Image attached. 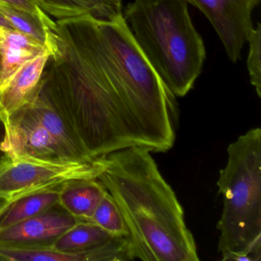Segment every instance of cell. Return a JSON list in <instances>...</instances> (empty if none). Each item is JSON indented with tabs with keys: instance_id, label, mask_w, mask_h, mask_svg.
I'll return each instance as SVG.
<instances>
[{
	"instance_id": "cell-1",
	"label": "cell",
	"mask_w": 261,
	"mask_h": 261,
	"mask_svg": "<svg viewBox=\"0 0 261 261\" xmlns=\"http://www.w3.org/2000/svg\"><path fill=\"white\" fill-rule=\"evenodd\" d=\"M56 22L41 82L82 149L93 161L132 146L152 152L176 100L123 15Z\"/></svg>"
},
{
	"instance_id": "cell-2",
	"label": "cell",
	"mask_w": 261,
	"mask_h": 261,
	"mask_svg": "<svg viewBox=\"0 0 261 261\" xmlns=\"http://www.w3.org/2000/svg\"><path fill=\"white\" fill-rule=\"evenodd\" d=\"M147 148L132 146L95 159L101 181L118 205L133 259L199 260L175 192Z\"/></svg>"
},
{
	"instance_id": "cell-3",
	"label": "cell",
	"mask_w": 261,
	"mask_h": 261,
	"mask_svg": "<svg viewBox=\"0 0 261 261\" xmlns=\"http://www.w3.org/2000/svg\"><path fill=\"white\" fill-rule=\"evenodd\" d=\"M136 42L176 97L194 88L206 59L186 0H134L123 13Z\"/></svg>"
},
{
	"instance_id": "cell-4",
	"label": "cell",
	"mask_w": 261,
	"mask_h": 261,
	"mask_svg": "<svg viewBox=\"0 0 261 261\" xmlns=\"http://www.w3.org/2000/svg\"><path fill=\"white\" fill-rule=\"evenodd\" d=\"M227 151L217 181L223 201L218 251L224 261H260V128L240 136Z\"/></svg>"
},
{
	"instance_id": "cell-5",
	"label": "cell",
	"mask_w": 261,
	"mask_h": 261,
	"mask_svg": "<svg viewBox=\"0 0 261 261\" xmlns=\"http://www.w3.org/2000/svg\"><path fill=\"white\" fill-rule=\"evenodd\" d=\"M92 163L7 158L0 163V198L7 202L25 194L59 187L68 181L97 178Z\"/></svg>"
},
{
	"instance_id": "cell-6",
	"label": "cell",
	"mask_w": 261,
	"mask_h": 261,
	"mask_svg": "<svg viewBox=\"0 0 261 261\" xmlns=\"http://www.w3.org/2000/svg\"><path fill=\"white\" fill-rule=\"evenodd\" d=\"M3 120L6 134L2 149L9 157L73 161L27 105Z\"/></svg>"
},
{
	"instance_id": "cell-7",
	"label": "cell",
	"mask_w": 261,
	"mask_h": 261,
	"mask_svg": "<svg viewBox=\"0 0 261 261\" xmlns=\"http://www.w3.org/2000/svg\"><path fill=\"white\" fill-rule=\"evenodd\" d=\"M206 16L227 57L236 63L253 29L252 13L259 0H186Z\"/></svg>"
},
{
	"instance_id": "cell-8",
	"label": "cell",
	"mask_w": 261,
	"mask_h": 261,
	"mask_svg": "<svg viewBox=\"0 0 261 261\" xmlns=\"http://www.w3.org/2000/svg\"><path fill=\"white\" fill-rule=\"evenodd\" d=\"M79 220L59 204L0 230V245L16 248L51 247Z\"/></svg>"
},
{
	"instance_id": "cell-9",
	"label": "cell",
	"mask_w": 261,
	"mask_h": 261,
	"mask_svg": "<svg viewBox=\"0 0 261 261\" xmlns=\"http://www.w3.org/2000/svg\"><path fill=\"white\" fill-rule=\"evenodd\" d=\"M50 53L45 50L37 57L23 65L10 82L0 89V117H10L27 103L39 86Z\"/></svg>"
},
{
	"instance_id": "cell-10",
	"label": "cell",
	"mask_w": 261,
	"mask_h": 261,
	"mask_svg": "<svg viewBox=\"0 0 261 261\" xmlns=\"http://www.w3.org/2000/svg\"><path fill=\"white\" fill-rule=\"evenodd\" d=\"M45 49V45L28 35L0 25V89L25 64Z\"/></svg>"
},
{
	"instance_id": "cell-11",
	"label": "cell",
	"mask_w": 261,
	"mask_h": 261,
	"mask_svg": "<svg viewBox=\"0 0 261 261\" xmlns=\"http://www.w3.org/2000/svg\"><path fill=\"white\" fill-rule=\"evenodd\" d=\"M56 21L90 16L112 20L123 15L122 0H32Z\"/></svg>"
},
{
	"instance_id": "cell-12",
	"label": "cell",
	"mask_w": 261,
	"mask_h": 261,
	"mask_svg": "<svg viewBox=\"0 0 261 261\" xmlns=\"http://www.w3.org/2000/svg\"><path fill=\"white\" fill-rule=\"evenodd\" d=\"M106 192L97 178L72 180L61 186L59 204L79 221H91Z\"/></svg>"
},
{
	"instance_id": "cell-13",
	"label": "cell",
	"mask_w": 261,
	"mask_h": 261,
	"mask_svg": "<svg viewBox=\"0 0 261 261\" xmlns=\"http://www.w3.org/2000/svg\"><path fill=\"white\" fill-rule=\"evenodd\" d=\"M61 186L25 194L6 203L0 209V230L39 215L59 204Z\"/></svg>"
},
{
	"instance_id": "cell-14",
	"label": "cell",
	"mask_w": 261,
	"mask_h": 261,
	"mask_svg": "<svg viewBox=\"0 0 261 261\" xmlns=\"http://www.w3.org/2000/svg\"><path fill=\"white\" fill-rule=\"evenodd\" d=\"M114 237L91 221H79L67 230L51 247L65 253H88Z\"/></svg>"
},
{
	"instance_id": "cell-15",
	"label": "cell",
	"mask_w": 261,
	"mask_h": 261,
	"mask_svg": "<svg viewBox=\"0 0 261 261\" xmlns=\"http://www.w3.org/2000/svg\"><path fill=\"white\" fill-rule=\"evenodd\" d=\"M0 16L12 28L36 39L45 45L46 30L43 24L28 12L0 0Z\"/></svg>"
},
{
	"instance_id": "cell-16",
	"label": "cell",
	"mask_w": 261,
	"mask_h": 261,
	"mask_svg": "<svg viewBox=\"0 0 261 261\" xmlns=\"http://www.w3.org/2000/svg\"><path fill=\"white\" fill-rule=\"evenodd\" d=\"M91 221L105 229L112 236L126 238L129 236L123 215L108 190L94 211Z\"/></svg>"
},
{
	"instance_id": "cell-17",
	"label": "cell",
	"mask_w": 261,
	"mask_h": 261,
	"mask_svg": "<svg viewBox=\"0 0 261 261\" xmlns=\"http://www.w3.org/2000/svg\"><path fill=\"white\" fill-rule=\"evenodd\" d=\"M247 43L249 45L247 68L250 85L257 97H261V25L259 22L253 27Z\"/></svg>"
},
{
	"instance_id": "cell-18",
	"label": "cell",
	"mask_w": 261,
	"mask_h": 261,
	"mask_svg": "<svg viewBox=\"0 0 261 261\" xmlns=\"http://www.w3.org/2000/svg\"><path fill=\"white\" fill-rule=\"evenodd\" d=\"M2 1L9 3L18 8L22 9L37 18L43 24L46 30V33L56 29V21L53 20V19H51L43 10H41L32 0H2Z\"/></svg>"
},
{
	"instance_id": "cell-19",
	"label": "cell",
	"mask_w": 261,
	"mask_h": 261,
	"mask_svg": "<svg viewBox=\"0 0 261 261\" xmlns=\"http://www.w3.org/2000/svg\"><path fill=\"white\" fill-rule=\"evenodd\" d=\"M5 124H4V120L0 117V163H2L7 156L6 152L2 149V143L5 138Z\"/></svg>"
},
{
	"instance_id": "cell-20",
	"label": "cell",
	"mask_w": 261,
	"mask_h": 261,
	"mask_svg": "<svg viewBox=\"0 0 261 261\" xmlns=\"http://www.w3.org/2000/svg\"><path fill=\"white\" fill-rule=\"evenodd\" d=\"M0 25L2 27H9V28H12L11 25L9 24V22L3 17L2 16H0Z\"/></svg>"
},
{
	"instance_id": "cell-21",
	"label": "cell",
	"mask_w": 261,
	"mask_h": 261,
	"mask_svg": "<svg viewBox=\"0 0 261 261\" xmlns=\"http://www.w3.org/2000/svg\"><path fill=\"white\" fill-rule=\"evenodd\" d=\"M7 203V201L6 200L3 199V198H0V209L2 208L3 206Z\"/></svg>"
}]
</instances>
